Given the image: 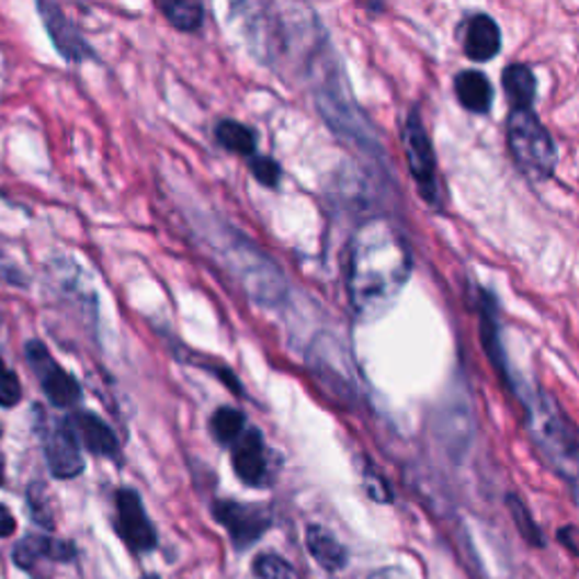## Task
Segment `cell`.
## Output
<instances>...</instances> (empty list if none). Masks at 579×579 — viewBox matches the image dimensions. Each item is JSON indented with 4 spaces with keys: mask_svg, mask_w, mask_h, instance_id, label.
Wrapping results in <instances>:
<instances>
[{
    "mask_svg": "<svg viewBox=\"0 0 579 579\" xmlns=\"http://www.w3.org/2000/svg\"><path fill=\"white\" fill-rule=\"evenodd\" d=\"M559 543L572 555H579V527L566 525L564 530H559Z\"/></svg>",
    "mask_w": 579,
    "mask_h": 579,
    "instance_id": "cell-25",
    "label": "cell"
},
{
    "mask_svg": "<svg viewBox=\"0 0 579 579\" xmlns=\"http://www.w3.org/2000/svg\"><path fill=\"white\" fill-rule=\"evenodd\" d=\"M215 136L217 140H220L223 148H227L229 152L251 157L253 150H257V134L238 121H223L220 125H217Z\"/></svg>",
    "mask_w": 579,
    "mask_h": 579,
    "instance_id": "cell-17",
    "label": "cell"
},
{
    "mask_svg": "<svg viewBox=\"0 0 579 579\" xmlns=\"http://www.w3.org/2000/svg\"><path fill=\"white\" fill-rule=\"evenodd\" d=\"M236 476L249 485L261 487L268 480V459H265V442L263 434L257 428H247L240 440L234 444L231 455Z\"/></svg>",
    "mask_w": 579,
    "mask_h": 579,
    "instance_id": "cell-10",
    "label": "cell"
},
{
    "mask_svg": "<svg viewBox=\"0 0 579 579\" xmlns=\"http://www.w3.org/2000/svg\"><path fill=\"white\" fill-rule=\"evenodd\" d=\"M247 430L245 425V415L236 408H220L213 419H211V432H213V438L220 442V444H236L240 440V434Z\"/></svg>",
    "mask_w": 579,
    "mask_h": 579,
    "instance_id": "cell-18",
    "label": "cell"
},
{
    "mask_svg": "<svg viewBox=\"0 0 579 579\" xmlns=\"http://www.w3.org/2000/svg\"><path fill=\"white\" fill-rule=\"evenodd\" d=\"M455 93L462 106L474 114L489 112L491 100H493L491 82L480 70H462L455 78Z\"/></svg>",
    "mask_w": 579,
    "mask_h": 579,
    "instance_id": "cell-15",
    "label": "cell"
},
{
    "mask_svg": "<svg viewBox=\"0 0 579 579\" xmlns=\"http://www.w3.org/2000/svg\"><path fill=\"white\" fill-rule=\"evenodd\" d=\"M370 579H412L404 568H383L374 572Z\"/></svg>",
    "mask_w": 579,
    "mask_h": 579,
    "instance_id": "cell-27",
    "label": "cell"
},
{
    "mask_svg": "<svg viewBox=\"0 0 579 579\" xmlns=\"http://www.w3.org/2000/svg\"><path fill=\"white\" fill-rule=\"evenodd\" d=\"M507 507H510L512 519H514L521 536L530 543V546L532 548H543V546H546V541H543V534H541L538 525L534 523V519L527 512V507L519 500V496H507Z\"/></svg>",
    "mask_w": 579,
    "mask_h": 579,
    "instance_id": "cell-20",
    "label": "cell"
},
{
    "mask_svg": "<svg viewBox=\"0 0 579 579\" xmlns=\"http://www.w3.org/2000/svg\"><path fill=\"white\" fill-rule=\"evenodd\" d=\"M0 434H3V425H0Z\"/></svg>",
    "mask_w": 579,
    "mask_h": 579,
    "instance_id": "cell-30",
    "label": "cell"
},
{
    "mask_svg": "<svg viewBox=\"0 0 579 579\" xmlns=\"http://www.w3.org/2000/svg\"><path fill=\"white\" fill-rule=\"evenodd\" d=\"M213 516L229 532L236 548H249L251 543H257L272 525L268 507L242 504L236 500H217L213 504Z\"/></svg>",
    "mask_w": 579,
    "mask_h": 579,
    "instance_id": "cell-6",
    "label": "cell"
},
{
    "mask_svg": "<svg viewBox=\"0 0 579 579\" xmlns=\"http://www.w3.org/2000/svg\"><path fill=\"white\" fill-rule=\"evenodd\" d=\"M21 383L19 376L5 367V362L0 360V408H14L21 404Z\"/></svg>",
    "mask_w": 579,
    "mask_h": 579,
    "instance_id": "cell-22",
    "label": "cell"
},
{
    "mask_svg": "<svg viewBox=\"0 0 579 579\" xmlns=\"http://www.w3.org/2000/svg\"><path fill=\"white\" fill-rule=\"evenodd\" d=\"M14 530H16V521H14L12 512L8 510V507L0 504V538L14 534Z\"/></svg>",
    "mask_w": 579,
    "mask_h": 579,
    "instance_id": "cell-26",
    "label": "cell"
},
{
    "mask_svg": "<svg viewBox=\"0 0 579 579\" xmlns=\"http://www.w3.org/2000/svg\"><path fill=\"white\" fill-rule=\"evenodd\" d=\"M143 579H159V577H157V575H145Z\"/></svg>",
    "mask_w": 579,
    "mask_h": 579,
    "instance_id": "cell-29",
    "label": "cell"
},
{
    "mask_svg": "<svg viewBox=\"0 0 579 579\" xmlns=\"http://www.w3.org/2000/svg\"><path fill=\"white\" fill-rule=\"evenodd\" d=\"M507 148L516 166L532 181H546L557 166V150L550 132L532 109H512L507 118Z\"/></svg>",
    "mask_w": 579,
    "mask_h": 579,
    "instance_id": "cell-3",
    "label": "cell"
},
{
    "mask_svg": "<svg viewBox=\"0 0 579 579\" xmlns=\"http://www.w3.org/2000/svg\"><path fill=\"white\" fill-rule=\"evenodd\" d=\"M249 168H251L253 177H257L263 186L274 189L279 184L281 168H279V163L274 159H270V157H253L249 161Z\"/></svg>",
    "mask_w": 579,
    "mask_h": 579,
    "instance_id": "cell-23",
    "label": "cell"
},
{
    "mask_svg": "<svg viewBox=\"0 0 579 579\" xmlns=\"http://www.w3.org/2000/svg\"><path fill=\"white\" fill-rule=\"evenodd\" d=\"M159 10L181 32H195L204 21V8L200 3H181V0H170V3H159Z\"/></svg>",
    "mask_w": 579,
    "mask_h": 579,
    "instance_id": "cell-19",
    "label": "cell"
},
{
    "mask_svg": "<svg viewBox=\"0 0 579 579\" xmlns=\"http://www.w3.org/2000/svg\"><path fill=\"white\" fill-rule=\"evenodd\" d=\"M253 572L259 579H299L297 570L279 555H261L253 561Z\"/></svg>",
    "mask_w": 579,
    "mask_h": 579,
    "instance_id": "cell-21",
    "label": "cell"
},
{
    "mask_svg": "<svg viewBox=\"0 0 579 579\" xmlns=\"http://www.w3.org/2000/svg\"><path fill=\"white\" fill-rule=\"evenodd\" d=\"M0 485H3V459H0Z\"/></svg>",
    "mask_w": 579,
    "mask_h": 579,
    "instance_id": "cell-28",
    "label": "cell"
},
{
    "mask_svg": "<svg viewBox=\"0 0 579 579\" xmlns=\"http://www.w3.org/2000/svg\"><path fill=\"white\" fill-rule=\"evenodd\" d=\"M502 36L498 23L487 16L478 14L468 21L466 36H464V53L474 61H489L500 53Z\"/></svg>",
    "mask_w": 579,
    "mask_h": 579,
    "instance_id": "cell-13",
    "label": "cell"
},
{
    "mask_svg": "<svg viewBox=\"0 0 579 579\" xmlns=\"http://www.w3.org/2000/svg\"><path fill=\"white\" fill-rule=\"evenodd\" d=\"M365 485H367V493L374 500H378V502H389L391 500L387 483L378 474H374V470H367V474H365Z\"/></svg>",
    "mask_w": 579,
    "mask_h": 579,
    "instance_id": "cell-24",
    "label": "cell"
},
{
    "mask_svg": "<svg viewBox=\"0 0 579 579\" xmlns=\"http://www.w3.org/2000/svg\"><path fill=\"white\" fill-rule=\"evenodd\" d=\"M530 440L579 502V430L555 398L543 389H523Z\"/></svg>",
    "mask_w": 579,
    "mask_h": 579,
    "instance_id": "cell-2",
    "label": "cell"
},
{
    "mask_svg": "<svg viewBox=\"0 0 579 579\" xmlns=\"http://www.w3.org/2000/svg\"><path fill=\"white\" fill-rule=\"evenodd\" d=\"M42 444H44L46 462L50 466V474L55 478L70 480L82 474L84 459H82L80 442L68 419H59V421L46 419L42 428Z\"/></svg>",
    "mask_w": 579,
    "mask_h": 579,
    "instance_id": "cell-5",
    "label": "cell"
},
{
    "mask_svg": "<svg viewBox=\"0 0 579 579\" xmlns=\"http://www.w3.org/2000/svg\"><path fill=\"white\" fill-rule=\"evenodd\" d=\"M116 532L132 553H150L157 548V532L150 523L140 496L132 489L116 493Z\"/></svg>",
    "mask_w": 579,
    "mask_h": 579,
    "instance_id": "cell-8",
    "label": "cell"
},
{
    "mask_svg": "<svg viewBox=\"0 0 579 579\" xmlns=\"http://www.w3.org/2000/svg\"><path fill=\"white\" fill-rule=\"evenodd\" d=\"M72 557H76V548L70 543L42 534L23 538L14 548V561L25 570H34L39 561H70Z\"/></svg>",
    "mask_w": 579,
    "mask_h": 579,
    "instance_id": "cell-12",
    "label": "cell"
},
{
    "mask_svg": "<svg viewBox=\"0 0 579 579\" xmlns=\"http://www.w3.org/2000/svg\"><path fill=\"white\" fill-rule=\"evenodd\" d=\"M68 421L78 434V442L93 455L114 457L118 453V440H116L114 430L93 412H78V415L68 417Z\"/></svg>",
    "mask_w": 579,
    "mask_h": 579,
    "instance_id": "cell-11",
    "label": "cell"
},
{
    "mask_svg": "<svg viewBox=\"0 0 579 579\" xmlns=\"http://www.w3.org/2000/svg\"><path fill=\"white\" fill-rule=\"evenodd\" d=\"M25 355L32 362V367L42 381V389L50 398V404L57 408H70L80 401L82 387L66 370H61L55 357L42 342H30L25 347Z\"/></svg>",
    "mask_w": 579,
    "mask_h": 579,
    "instance_id": "cell-7",
    "label": "cell"
},
{
    "mask_svg": "<svg viewBox=\"0 0 579 579\" xmlns=\"http://www.w3.org/2000/svg\"><path fill=\"white\" fill-rule=\"evenodd\" d=\"M306 546L313 559L329 572H338L347 566L349 555L342 543L321 525H310L306 530Z\"/></svg>",
    "mask_w": 579,
    "mask_h": 579,
    "instance_id": "cell-14",
    "label": "cell"
},
{
    "mask_svg": "<svg viewBox=\"0 0 579 579\" xmlns=\"http://www.w3.org/2000/svg\"><path fill=\"white\" fill-rule=\"evenodd\" d=\"M404 145H406V157L408 168L417 181L421 197L438 206L440 204V181H438V166H434V152L430 138L425 134V127L421 123L419 112H412L408 116V123L404 127Z\"/></svg>",
    "mask_w": 579,
    "mask_h": 579,
    "instance_id": "cell-4",
    "label": "cell"
},
{
    "mask_svg": "<svg viewBox=\"0 0 579 579\" xmlns=\"http://www.w3.org/2000/svg\"><path fill=\"white\" fill-rule=\"evenodd\" d=\"M39 12L44 19V25L50 34V42L59 50V55L68 61H87L93 59L95 53L93 48L84 42L82 32L76 27L64 10L55 3H39Z\"/></svg>",
    "mask_w": 579,
    "mask_h": 579,
    "instance_id": "cell-9",
    "label": "cell"
},
{
    "mask_svg": "<svg viewBox=\"0 0 579 579\" xmlns=\"http://www.w3.org/2000/svg\"><path fill=\"white\" fill-rule=\"evenodd\" d=\"M502 87L512 102V109H532L536 95V78L527 66L512 64L510 68H504Z\"/></svg>",
    "mask_w": 579,
    "mask_h": 579,
    "instance_id": "cell-16",
    "label": "cell"
},
{
    "mask_svg": "<svg viewBox=\"0 0 579 579\" xmlns=\"http://www.w3.org/2000/svg\"><path fill=\"white\" fill-rule=\"evenodd\" d=\"M412 251L404 234L385 217L362 225L349 247V299L360 319L385 315L412 276Z\"/></svg>",
    "mask_w": 579,
    "mask_h": 579,
    "instance_id": "cell-1",
    "label": "cell"
}]
</instances>
